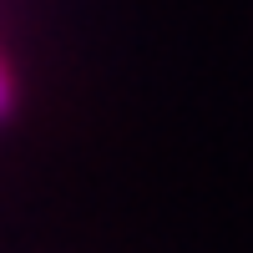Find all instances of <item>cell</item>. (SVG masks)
<instances>
[{
	"label": "cell",
	"mask_w": 253,
	"mask_h": 253,
	"mask_svg": "<svg viewBox=\"0 0 253 253\" xmlns=\"http://www.w3.org/2000/svg\"><path fill=\"white\" fill-rule=\"evenodd\" d=\"M0 112H5V81H0Z\"/></svg>",
	"instance_id": "1"
}]
</instances>
